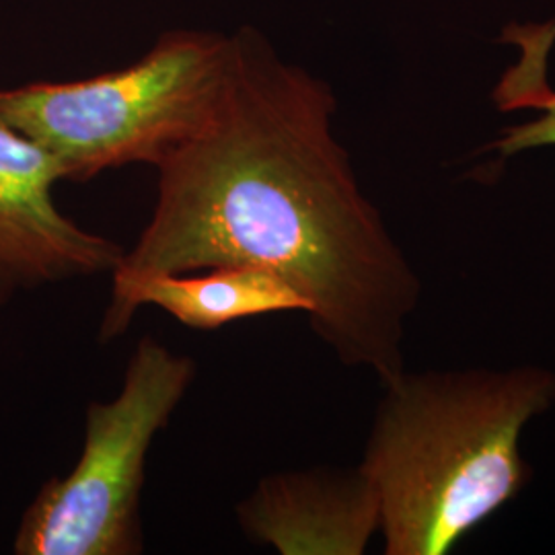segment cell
<instances>
[{
    "instance_id": "1",
    "label": "cell",
    "mask_w": 555,
    "mask_h": 555,
    "mask_svg": "<svg viewBox=\"0 0 555 555\" xmlns=\"http://www.w3.org/2000/svg\"><path fill=\"white\" fill-rule=\"evenodd\" d=\"M336 109L323 80L259 34L233 36L212 116L157 165L155 210L114 272L268 270L307 300L344 366L385 385L405 371L422 280L334 137Z\"/></svg>"
},
{
    "instance_id": "2",
    "label": "cell",
    "mask_w": 555,
    "mask_h": 555,
    "mask_svg": "<svg viewBox=\"0 0 555 555\" xmlns=\"http://www.w3.org/2000/svg\"><path fill=\"white\" fill-rule=\"evenodd\" d=\"M360 461L387 555H444L520 494V438L555 403L545 366L401 371L380 385Z\"/></svg>"
},
{
    "instance_id": "3",
    "label": "cell",
    "mask_w": 555,
    "mask_h": 555,
    "mask_svg": "<svg viewBox=\"0 0 555 555\" xmlns=\"http://www.w3.org/2000/svg\"><path fill=\"white\" fill-rule=\"evenodd\" d=\"M231 62L233 36L169 31L118 70L0 89V121L59 160L64 181L132 163L157 167L212 116Z\"/></svg>"
},
{
    "instance_id": "4",
    "label": "cell",
    "mask_w": 555,
    "mask_h": 555,
    "mask_svg": "<svg viewBox=\"0 0 555 555\" xmlns=\"http://www.w3.org/2000/svg\"><path fill=\"white\" fill-rule=\"evenodd\" d=\"M198 373L196 360L153 336L128 360L118 396L91 401L70 474L41 486L13 541L17 555L142 554L146 459Z\"/></svg>"
},
{
    "instance_id": "5",
    "label": "cell",
    "mask_w": 555,
    "mask_h": 555,
    "mask_svg": "<svg viewBox=\"0 0 555 555\" xmlns=\"http://www.w3.org/2000/svg\"><path fill=\"white\" fill-rule=\"evenodd\" d=\"M64 171L36 140L0 121V307L21 293L112 274L124 249L62 215Z\"/></svg>"
},
{
    "instance_id": "6",
    "label": "cell",
    "mask_w": 555,
    "mask_h": 555,
    "mask_svg": "<svg viewBox=\"0 0 555 555\" xmlns=\"http://www.w3.org/2000/svg\"><path fill=\"white\" fill-rule=\"evenodd\" d=\"M241 531L280 555H362L380 531L377 490L358 467L259 479L237 504Z\"/></svg>"
},
{
    "instance_id": "7",
    "label": "cell",
    "mask_w": 555,
    "mask_h": 555,
    "mask_svg": "<svg viewBox=\"0 0 555 555\" xmlns=\"http://www.w3.org/2000/svg\"><path fill=\"white\" fill-rule=\"evenodd\" d=\"M112 298L101 321V341L128 332L142 307H159L181 325L215 332L243 319L276 313H305L307 300L276 274L249 266L210 268L202 276L190 272L118 274L114 272Z\"/></svg>"
},
{
    "instance_id": "8",
    "label": "cell",
    "mask_w": 555,
    "mask_h": 555,
    "mask_svg": "<svg viewBox=\"0 0 555 555\" xmlns=\"http://www.w3.org/2000/svg\"><path fill=\"white\" fill-rule=\"evenodd\" d=\"M554 31L531 27L516 34L520 60L498 85L494 100L502 109H531L535 118L502 130L492 144L500 155H518L533 149L555 146V91L545 79V52Z\"/></svg>"
}]
</instances>
